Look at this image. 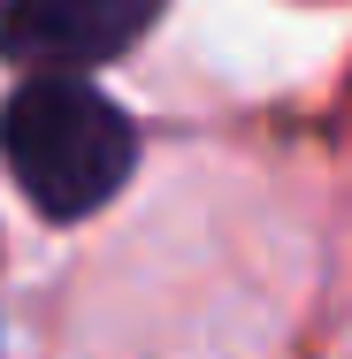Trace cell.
I'll list each match as a JSON object with an SVG mask.
<instances>
[{
  "instance_id": "6da1fadb",
  "label": "cell",
  "mask_w": 352,
  "mask_h": 359,
  "mask_svg": "<svg viewBox=\"0 0 352 359\" xmlns=\"http://www.w3.org/2000/svg\"><path fill=\"white\" fill-rule=\"evenodd\" d=\"M0 161H8V176L23 184V199L39 215L84 222L131 184L138 130L77 69H39L0 115Z\"/></svg>"
},
{
  "instance_id": "7a4b0ae2",
  "label": "cell",
  "mask_w": 352,
  "mask_h": 359,
  "mask_svg": "<svg viewBox=\"0 0 352 359\" xmlns=\"http://www.w3.org/2000/svg\"><path fill=\"white\" fill-rule=\"evenodd\" d=\"M161 0H0V54L23 69H100L131 54Z\"/></svg>"
}]
</instances>
